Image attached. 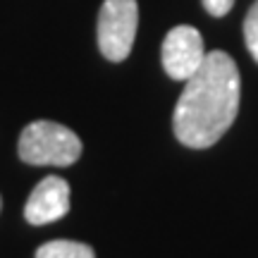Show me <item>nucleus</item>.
Returning a JSON list of instances; mask_svg holds the SVG:
<instances>
[{"label": "nucleus", "mask_w": 258, "mask_h": 258, "mask_svg": "<svg viewBox=\"0 0 258 258\" xmlns=\"http://www.w3.org/2000/svg\"><path fill=\"white\" fill-rule=\"evenodd\" d=\"M36 258H96V253L89 244H82V241L55 239L38 246Z\"/></svg>", "instance_id": "6"}, {"label": "nucleus", "mask_w": 258, "mask_h": 258, "mask_svg": "<svg viewBox=\"0 0 258 258\" xmlns=\"http://www.w3.org/2000/svg\"><path fill=\"white\" fill-rule=\"evenodd\" d=\"M0 208H3V199H0Z\"/></svg>", "instance_id": "9"}, {"label": "nucleus", "mask_w": 258, "mask_h": 258, "mask_svg": "<svg viewBox=\"0 0 258 258\" xmlns=\"http://www.w3.org/2000/svg\"><path fill=\"white\" fill-rule=\"evenodd\" d=\"M244 41H246L251 57L258 62V3L249 10V15L244 19Z\"/></svg>", "instance_id": "7"}, {"label": "nucleus", "mask_w": 258, "mask_h": 258, "mask_svg": "<svg viewBox=\"0 0 258 258\" xmlns=\"http://www.w3.org/2000/svg\"><path fill=\"white\" fill-rule=\"evenodd\" d=\"M163 67L165 72L177 79V82H186L201 62L206 60V50H203V38L194 27H175L170 29V34L163 41Z\"/></svg>", "instance_id": "4"}, {"label": "nucleus", "mask_w": 258, "mask_h": 258, "mask_svg": "<svg viewBox=\"0 0 258 258\" xmlns=\"http://www.w3.org/2000/svg\"><path fill=\"white\" fill-rule=\"evenodd\" d=\"M139 24L137 0H105L98 15V48L110 62H122L132 53Z\"/></svg>", "instance_id": "3"}, {"label": "nucleus", "mask_w": 258, "mask_h": 258, "mask_svg": "<svg viewBox=\"0 0 258 258\" xmlns=\"http://www.w3.org/2000/svg\"><path fill=\"white\" fill-rule=\"evenodd\" d=\"M239 70L225 50L206 53L201 67L184 82L172 127L189 148H208L225 137L239 110Z\"/></svg>", "instance_id": "1"}, {"label": "nucleus", "mask_w": 258, "mask_h": 258, "mask_svg": "<svg viewBox=\"0 0 258 258\" xmlns=\"http://www.w3.org/2000/svg\"><path fill=\"white\" fill-rule=\"evenodd\" d=\"M67 211H70V184L62 177L50 175L41 179L31 191L24 206V218L29 225H48L64 218Z\"/></svg>", "instance_id": "5"}, {"label": "nucleus", "mask_w": 258, "mask_h": 258, "mask_svg": "<svg viewBox=\"0 0 258 258\" xmlns=\"http://www.w3.org/2000/svg\"><path fill=\"white\" fill-rule=\"evenodd\" d=\"M232 5H234V0H203V8L208 10V15H213V17H225L232 10Z\"/></svg>", "instance_id": "8"}, {"label": "nucleus", "mask_w": 258, "mask_h": 258, "mask_svg": "<svg viewBox=\"0 0 258 258\" xmlns=\"http://www.w3.org/2000/svg\"><path fill=\"white\" fill-rule=\"evenodd\" d=\"M82 156V141L72 129L57 122L38 120L19 137V158L29 165H72Z\"/></svg>", "instance_id": "2"}]
</instances>
